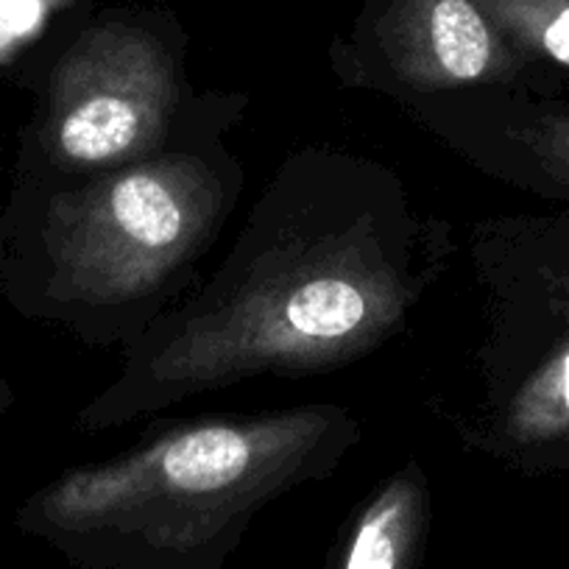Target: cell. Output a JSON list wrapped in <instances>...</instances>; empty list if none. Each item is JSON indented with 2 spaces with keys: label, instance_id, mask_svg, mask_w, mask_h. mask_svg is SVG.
<instances>
[{
  "label": "cell",
  "instance_id": "cell-1",
  "mask_svg": "<svg viewBox=\"0 0 569 569\" xmlns=\"http://www.w3.org/2000/svg\"><path fill=\"white\" fill-rule=\"evenodd\" d=\"M450 249L397 173L336 149L299 151L210 282L129 343L81 427L112 430L251 377L341 369L408 325Z\"/></svg>",
  "mask_w": 569,
  "mask_h": 569
},
{
  "label": "cell",
  "instance_id": "cell-2",
  "mask_svg": "<svg viewBox=\"0 0 569 569\" xmlns=\"http://www.w3.org/2000/svg\"><path fill=\"white\" fill-rule=\"evenodd\" d=\"M358 439L341 405L193 421L62 475L23 528L79 569H227L262 508L336 472Z\"/></svg>",
  "mask_w": 569,
  "mask_h": 569
},
{
  "label": "cell",
  "instance_id": "cell-3",
  "mask_svg": "<svg viewBox=\"0 0 569 569\" xmlns=\"http://www.w3.org/2000/svg\"><path fill=\"white\" fill-rule=\"evenodd\" d=\"M240 109L238 96L193 98L154 154L64 177L48 199V305L96 343L137 341L193 288L243 190V168L223 142Z\"/></svg>",
  "mask_w": 569,
  "mask_h": 569
},
{
  "label": "cell",
  "instance_id": "cell-4",
  "mask_svg": "<svg viewBox=\"0 0 569 569\" xmlns=\"http://www.w3.org/2000/svg\"><path fill=\"white\" fill-rule=\"evenodd\" d=\"M193 98L173 42L131 20L96 23L53 76L48 149L62 177L129 166L171 140Z\"/></svg>",
  "mask_w": 569,
  "mask_h": 569
},
{
  "label": "cell",
  "instance_id": "cell-5",
  "mask_svg": "<svg viewBox=\"0 0 569 569\" xmlns=\"http://www.w3.org/2000/svg\"><path fill=\"white\" fill-rule=\"evenodd\" d=\"M500 325L475 445L522 472L569 469V297L511 243Z\"/></svg>",
  "mask_w": 569,
  "mask_h": 569
},
{
  "label": "cell",
  "instance_id": "cell-6",
  "mask_svg": "<svg viewBox=\"0 0 569 569\" xmlns=\"http://www.w3.org/2000/svg\"><path fill=\"white\" fill-rule=\"evenodd\" d=\"M375 70L366 79L399 103L486 87H533L478 0H393L375 26Z\"/></svg>",
  "mask_w": 569,
  "mask_h": 569
},
{
  "label": "cell",
  "instance_id": "cell-7",
  "mask_svg": "<svg viewBox=\"0 0 569 569\" xmlns=\"http://www.w3.org/2000/svg\"><path fill=\"white\" fill-rule=\"evenodd\" d=\"M405 107L483 171L569 204L567 98L533 87H486Z\"/></svg>",
  "mask_w": 569,
  "mask_h": 569
},
{
  "label": "cell",
  "instance_id": "cell-8",
  "mask_svg": "<svg viewBox=\"0 0 569 569\" xmlns=\"http://www.w3.org/2000/svg\"><path fill=\"white\" fill-rule=\"evenodd\" d=\"M430 528V489L416 463L386 480L355 513L330 569H419Z\"/></svg>",
  "mask_w": 569,
  "mask_h": 569
},
{
  "label": "cell",
  "instance_id": "cell-9",
  "mask_svg": "<svg viewBox=\"0 0 569 569\" xmlns=\"http://www.w3.org/2000/svg\"><path fill=\"white\" fill-rule=\"evenodd\" d=\"M528 64L533 90L547 70L569 73V0H478Z\"/></svg>",
  "mask_w": 569,
  "mask_h": 569
},
{
  "label": "cell",
  "instance_id": "cell-10",
  "mask_svg": "<svg viewBox=\"0 0 569 569\" xmlns=\"http://www.w3.org/2000/svg\"><path fill=\"white\" fill-rule=\"evenodd\" d=\"M511 240L556 291L569 297V210L545 221L519 223Z\"/></svg>",
  "mask_w": 569,
  "mask_h": 569
}]
</instances>
